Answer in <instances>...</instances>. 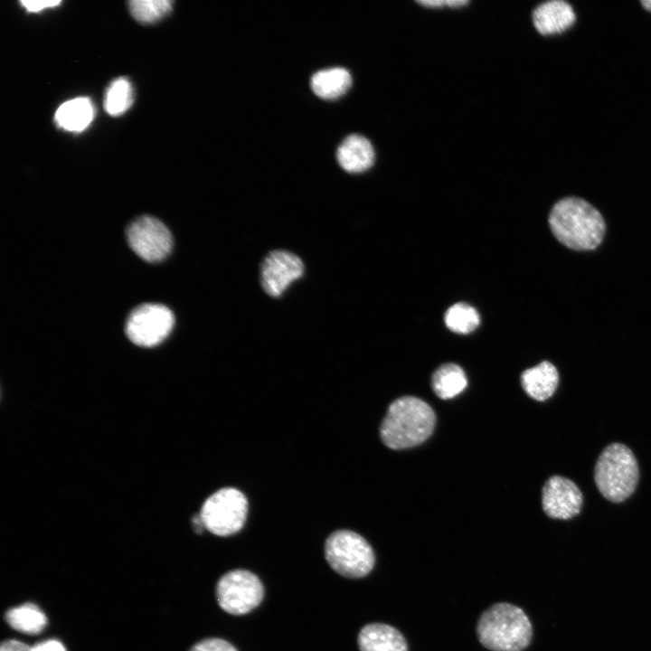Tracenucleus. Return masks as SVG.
Segmentation results:
<instances>
[{"label":"nucleus","instance_id":"nucleus-12","mask_svg":"<svg viewBox=\"0 0 651 651\" xmlns=\"http://www.w3.org/2000/svg\"><path fill=\"white\" fill-rule=\"evenodd\" d=\"M576 20L571 5L563 0H551L539 5L533 12V22L542 34L561 33Z\"/></svg>","mask_w":651,"mask_h":651},{"label":"nucleus","instance_id":"nucleus-17","mask_svg":"<svg viewBox=\"0 0 651 651\" xmlns=\"http://www.w3.org/2000/svg\"><path fill=\"white\" fill-rule=\"evenodd\" d=\"M352 84V77L344 68L335 67L316 71L311 78L314 93L324 99L344 95Z\"/></svg>","mask_w":651,"mask_h":651},{"label":"nucleus","instance_id":"nucleus-13","mask_svg":"<svg viewBox=\"0 0 651 651\" xmlns=\"http://www.w3.org/2000/svg\"><path fill=\"white\" fill-rule=\"evenodd\" d=\"M336 157L343 169L349 173H362L368 170L374 162V149L364 137L353 134L339 145Z\"/></svg>","mask_w":651,"mask_h":651},{"label":"nucleus","instance_id":"nucleus-16","mask_svg":"<svg viewBox=\"0 0 651 651\" xmlns=\"http://www.w3.org/2000/svg\"><path fill=\"white\" fill-rule=\"evenodd\" d=\"M94 106L89 98L80 97L62 103L55 112L56 124L71 132H80L91 123Z\"/></svg>","mask_w":651,"mask_h":651},{"label":"nucleus","instance_id":"nucleus-7","mask_svg":"<svg viewBox=\"0 0 651 651\" xmlns=\"http://www.w3.org/2000/svg\"><path fill=\"white\" fill-rule=\"evenodd\" d=\"M264 588L260 580L247 570H232L217 582L216 599L219 606L231 615H244L262 600Z\"/></svg>","mask_w":651,"mask_h":651},{"label":"nucleus","instance_id":"nucleus-15","mask_svg":"<svg viewBox=\"0 0 651 651\" xmlns=\"http://www.w3.org/2000/svg\"><path fill=\"white\" fill-rule=\"evenodd\" d=\"M559 382L556 367L548 361L525 370L521 375L522 387L533 399L542 401L555 392Z\"/></svg>","mask_w":651,"mask_h":651},{"label":"nucleus","instance_id":"nucleus-20","mask_svg":"<svg viewBox=\"0 0 651 651\" xmlns=\"http://www.w3.org/2000/svg\"><path fill=\"white\" fill-rule=\"evenodd\" d=\"M134 99L133 88L126 78L114 80L108 87L104 96V108L111 116L125 113Z\"/></svg>","mask_w":651,"mask_h":651},{"label":"nucleus","instance_id":"nucleus-21","mask_svg":"<svg viewBox=\"0 0 651 651\" xmlns=\"http://www.w3.org/2000/svg\"><path fill=\"white\" fill-rule=\"evenodd\" d=\"M447 327L458 334H468L479 325L477 311L466 303H457L450 307L444 316Z\"/></svg>","mask_w":651,"mask_h":651},{"label":"nucleus","instance_id":"nucleus-25","mask_svg":"<svg viewBox=\"0 0 651 651\" xmlns=\"http://www.w3.org/2000/svg\"><path fill=\"white\" fill-rule=\"evenodd\" d=\"M31 651H66V648L59 640L49 639L31 646Z\"/></svg>","mask_w":651,"mask_h":651},{"label":"nucleus","instance_id":"nucleus-6","mask_svg":"<svg viewBox=\"0 0 651 651\" xmlns=\"http://www.w3.org/2000/svg\"><path fill=\"white\" fill-rule=\"evenodd\" d=\"M247 512L246 496L236 488L224 487L205 500L199 514L209 532L218 536H229L243 527Z\"/></svg>","mask_w":651,"mask_h":651},{"label":"nucleus","instance_id":"nucleus-24","mask_svg":"<svg viewBox=\"0 0 651 651\" xmlns=\"http://www.w3.org/2000/svg\"><path fill=\"white\" fill-rule=\"evenodd\" d=\"M21 4L28 12H40L45 8L57 6L61 4V1H21Z\"/></svg>","mask_w":651,"mask_h":651},{"label":"nucleus","instance_id":"nucleus-5","mask_svg":"<svg viewBox=\"0 0 651 651\" xmlns=\"http://www.w3.org/2000/svg\"><path fill=\"white\" fill-rule=\"evenodd\" d=\"M325 556L330 567L350 579L366 576L373 568L375 556L369 542L349 530L331 533L325 542Z\"/></svg>","mask_w":651,"mask_h":651},{"label":"nucleus","instance_id":"nucleus-19","mask_svg":"<svg viewBox=\"0 0 651 651\" xmlns=\"http://www.w3.org/2000/svg\"><path fill=\"white\" fill-rule=\"evenodd\" d=\"M5 620L14 629L28 635L41 633L47 624L45 614L33 603H25L8 609Z\"/></svg>","mask_w":651,"mask_h":651},{"label":"nucleus","instance_id":"nucleus-23","mask_svg":"<svg viewBox=\"0 0 651 651\" xmlns=\"http://www.w3.org/2000/svg\"><path fill=\"white\" fill-rule=\"evenodd\" d=\"M189 651H237V649L224 639L211 637L197 642Z\"/></svg>","mask_w":651,"mask_h":651},{"label":"nucleus","instance_id":"nucleus-9","mask_svg":"<svg viewBox=\"0 0 651 651\" xmlns=\"http://www.w3.org/2000/svg\"><path fill=\"white\" fill-rule=\"evenodd\" d=\"M126 233L131 250L146 261H162L172 251V234L156 217L143 215L135 219Z\"/></svg>","mask_w":651,"mask_h":651},{"label":"nucleus","instance_id":"nucleus-2","mask_svg":"<svg viewBox=\"0 0 651 651\" xmlns=\"http://www.w3.org/2000/svg\"><path fill=\"white\" fill-rule=\"evenodd\" d=\"M435 422V413L428 403L416 397L404 396L389 406L380 427V436L390 448H408L426 440Z\"/></svg>","mask_w":651,"mask_h":651},{"label":"nucleus","instance_id":"nucleus-3","mask_svg":"<svg viewBox=\"0 0 651 651\" xmlns=\"http://www.w3.org/2000/svg\"><path fill=\"white\" fill-rule=\"evenodd\" d=\"M476 634L479 642L489 650L523 651L531 642L533 627L523 609L503 602L483 612Z\"/></svg>","mask_w":651,"mask_h":651},{"label":"nucleus","instance_id":"nucleus-1","mask_svg":"<svg viewBox=\"0 0 651 651\" xmlns=\"http://www.w3.org/2000/svg\"><path fill=\"white\" fill-rule=\"evenodd\" d=\"M549 224L555 238L574 250L596 249L602 241L606 230L600 212L578 197H565L558 201L550 212Z\"/></svg>","mask_w":651,"mask_h":651},{"label":"nucleus","instance_id":"nucleus-22","mask_svg":"<svg viewBox=\"0 0 651 651\" xmlns=\"http://www.w3.org/2000/svg\"><path fill=\"white\" fill-rule=\"evenodd\" d=\"M131 15L144 24L155 23L168 14L173 8L171 0H132L128 3Z\"/></svg>","mask_w":651,"mask_h":651},{"label":"nucleus","instance_id":"nucleus-14","mask_svg":"<svg viewBox=\"0 0 651 651\" xmlns=\"http://www.w3.org/2000/svg\"><path fill=\"white\" fill-rule=\"evenodd\" d=\"M357 642L360 651H408L400 631L382 623L365 625L358 634Z\"/></svg>","mask_w":651,"mask_h":651},{"label":"nucleus","instance_id":"nucleus-27","mask_svg":"<svg viewBox=\"0 0 651 651\" xmlns=\"http://www.w3.org/2000/svg\"><path fill=\"white\" fill-rule=\"evenodd\" d=\"M0 651H31V646L15 639H8L1 644Z\"/></svg>","mask_w":651,"mask_h":651},{"label":"nucleus","instance_id":"nucleus-18","mask_svg":"<svg viewBox=\"0 0 651 651\" xmlns=\"http://www.w3.org/2000/svg\"><path fill=\"white\" fill-rule=\"evenodd\" d=\"M467 380L463 369L456 363H445L433 373L431 386L441 399H451L464 391Z\"/></svg>","mask_w":651,"mask_h":651},{"label":"nucleus","instance_id":"nucleus-11","mask_svg":"<svg viewBox=\"0 0 651 651\" xmlns=\"http://www.w3.org/2000/svg\"><path fill=\"white\" fill-rule=\"evenodd\" d=\"M582 504L583 496L580 488L566 477L551 476L542 487V509L551 518L571 519L579 514Z\"/></svg>","mask_w":651,"mask_h":651},{"label":"nucleus","instance_id":"nucleus-8","mask_svg":"<svg viewBox=\"0 0 651 651\" xmlns=\"http://www.w3.org/2000/svg\"><path fill=\"white\" fill-rule=\"evenodd\" d=\"M175 326L171 309L161 304L147 303L129 314L125 326L128 339L143 347H153L163 342Z\"/></svg>","mask_w":651,"mask_h":651},{"label":"nucleus","instance_id":"nucleus-4","mask_svg":"<svg viewBox=\"0 0 651 651\" xmlns=\"http://www.w3.org/2000/svg\"><path fill=\"white\" fill-rule=\"evenodd\" d=\"M639 471L633 452L621 443H612L600 453L594 469V480L609 501L620 503L636 489Z\"/></svg>","mask_w":651,"mask_h":651},{"label":"nucleus","instance_id":"nucleus-28","mask_svg":"<svg viewBox=\"0 0 651 651\" xmlns=\"http://www.w3.org/2000/svg\"><path fill=\"white\" fill-rule=\"evenodd\" d=\"M641 4L646 10L651 11V0H642Z\"/></svg>","mask_w":651,"mask_h":651},{"label":"nucleus","instance_id":"nucleus-10","mask_svg":"<svg viewBox=\"0 0 651 651\" xmlns=\"http://www.w3.org/2000/svg\"><path fill=\"white\" fill-rule=\"evenodd\" d=\"M303 272L304 264L296 254L282 250L271 251L261 264L262 288L270 297H278L293 281L301 278Z\"/></svg>","mask_w":651,"mask_h":651},{"label":"nucleus","instance_id":"nucleus-26","mask_svg":"<svg viewBox=\"0 0 651 651\" xmlns=\"http://www.w3.org/2000/svg\"><path fill=\"white\" fill-rule=\"evenodd\" d=\"M417 2L429 7H440L442 5L458 7L468 4L467 0H421Z\"/></svg>","mask_w":651,"mask_h":651}]
</instances>
